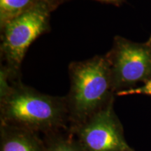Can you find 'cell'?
<instances>
[{
	"mask_svg": "<svg viewBox=\"0 0 151 151\" xmlns=\"http://www.w3.org/2000/svg\"><path fill=\"white\" fill-rule=\"evenodd\" d=\"M0 123L43 135L68 129L65 96L42 93L0 71Z\"/></svg>",
	"mask_w": 151,
	"mask_h": 151,
	"instance_id": "cell-1",
	"label": "cell"
},
{
	"mask_svg": "<svg viewBox=\"0 0 151 151\" xmlns=\"http://www.w3.org/2000/svg\"><path fill=\"white\" fill-rule=\"evenodd\" d=\"M70 88L65 96L69 127L86 121L115 101L110 66L106 55H96L69 65Z\"/></svg>",
	"mask_w": 151,
	"mask_h": 151,
	"instance_id": "cell-2",
	"label": "cell"
},
{
	"mask_svg": "<svg viewBox=\"0 0 151 151\" xmlns=\"http://www.w3.org/2000/svg\"><path fill=\"white\" fill-rule=\"evenodd\" d=\"M53 9L42 0L29 10L1 28V72L9 80L20 79V67L29 47L38 37L50 30Z\"/></svg>",
	"mask_w": 151,
	"mask_h": 151,
	"instance_id": "cell-3",
	"label": "cell"
},
{
	"mask_svg": "<svg viewBox=\"0 0 151 151\" xmlns=\"http://www.w3.org/2000/svg\"><path fill=\"white\" fill-rule=\"evenodd\" d=\"M106 55L116 94L151 79V38L139 43L116 37L112 48Z\"/></svg>",
	"mask_w": 151,
	"mask_h": 151,
	"instance_id": "cell-4",
	"label": "cell"
},
{
	"mask_svg": "<svg viewBox=\"0 0 151 151\" xmlns=\"http://www.w3.org/2000/svg\"><path fill=\"white\" fill-rule=\"evenodd\" d=\"M114 101L82 123L69 127L85 151H134L114 110Z\"/></svg>",
	"mask_w": 151,
	"mask_h": 151,
	"instance_id": "cell-5",
	"label": "cell"
},
{
	"mask_svg": "<svg viewBox=\"0 0 151 151\" xmlns=\"http://www.w3.org/2000/svg\"><path fill=\"white\" fill-rule=\"evenodd\" d=\"M0 151H45L39 134L0 123Z\"/></svg>",
	"mask_w": 151,
	"mask_h": 151,
	"instance_id": "cell-6",
	"label": "cell"
},
{
	"mask_svg": "<svg viewBox=\"0 0 151 151\" xmlns=\"http://www.w3.org/2000/svg\"><path fill=\"white\" fill-rule=\"evenodd\" d=\"M45 151H85L69 128L43 135Z\"/></svg>",
	"mask_w": 151,
	"mask_h": 151,
	"instance_id": "cell-7",
	"label": "cell"
},
{
	"mask_svg": "<svg viewBox=\"0 0 151 151\" xmlns=\"http://www.w3.org/2000/svg\"><path fill=\"white\" fill-rule=\"evenodd\" d=\"M42 0H0V27Z\"/></svg>",
	"mask_w": 151,
	"mask_h": 151,
	"instance_id": "cell-8",
	"label": "cell"
},
{
	"mask_svg": "<svg viewBox=\"0 0 151 151\" xmlns=\"http://www.w3.org/2000/svg\"><path fill=\"white\" fill-rule=\"evenodd\" d=\"M132 94H146V95L151 96V79L145 83L143 86L120 91L117 92L116 95L120 97V96H127Z\"/></svg>",
	"mask_w": 151,
	"mask_h": 151,
	"instance_id": "cell-9",
	"label": "cell"
},
{
	"mask_svg": "<svg viewBox=\"0 0 151 151\" xmlns=\"http://www.w3.org/2000/svg\"><path fill=\"white\" fill-rule=\"evenodd\" d=\"M47 2L48 3V4L51 6V8L53 9H55L57 7H58V6L60 4H61L63 2V1H65V0H46Z\"/></svg>",
	"mask_w": 151,
	"mask_h": 151,
	"instance_id": "cell-10",
	"label": "cell"
},
{
	"mask_svg": "<svg viewBox=\"0 0 151 151\" xmlns=\"http://www.w3.org/2000/svg\"><path fill=\"white\" fill-rule=\"evenodd\" d=\"M97 1H103V2H106V3H111L116 4L120 3L122 0H97Z\"/></svg>",
	"mask_w": 151,
	"mask_h": 151,
	"instance_id": "cell-11",
	"label": "cell"
},
{
	"mask_svg": "<svg viewBox=\"0 0 151 151\" xmlns=\"http://www.w3.org/2000/svg\"><path fill=\"white\" fill-rule=\"evenodd\" d=\"M134 151H135V150H134Z\"/></svg>",
	"mask_w": 151,
	"mask_h": 151,
	"instance_id": "cell-12",
	"label": "cell"
}]
</instances>
